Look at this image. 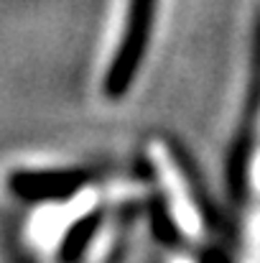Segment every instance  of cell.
Masks as SVG:
<instances>
[{
    "label": "cell",
    "instance_id": "obj_1",
    "mask_svg": "<svg viewBox=\"0 0 260 263\" xmlns=\"http://www.w3.org/2000/svg\"><path fill=\"white\" fill-rule=\"evenodd\" d=\"M148 161L164 189L173 225L191 240L202 238L204 235V212L196 202V194L189 184V176L184 172L181 161L176 159V154L164 141H153V143H148Z\"/></svg>",
    "mask_w": 260,
    "mask_h": 263
},
{
    "label": "cell",
    "instance_id": "obj_2",
    "mask_svg": "<svg viewBox=\"0 0 260 263\" xmlns=\"http://www.w3.org/2000/svg\"><path fill=\"white\" fill-rule=\"evenodd\" d=\"M153 8H156V0H125V5H123L112 64L105 77V89L112 97L125 92V87L133 82V74H135L143 49H146L148 28L153 21Z\"/></svg>",
    "mask_w": 260,
    "mask_h": 263
},
{
    "label": "cell",
    "instance_id": "obj_3",
    "mask_svg": "<svg viewBox=\"0 0 260 263\" xmlns=\"http://www.w3.org/2000/svg\"><path fill=\"white\" fill-rule=\"evenodd\" d=\"M97 204V194L94 192H87V194H77L72 197L69 202L64 204H56V207H46L44 212L36 215L33 225H31V238L38 248L44 251H51L54 246H59L67 233L79 222L85 220L87 215L94 210Z\"/></svg>",
    "mask_w": 260,
    "mask_h": 263
},
{
    "label": "cell",
    "instance_id": "obj_4",
    "mask_svg": "<svg viewBox=\"0 0 260 263\" xmlns=\"http://www.w3.org/2000/svg\"><path fill=\"white\" fill-rule=\"evenodd\" d=\"M243 263H260V210L253 212L248 222V243H245V261Z\"/></svg>",
    "mask_w": 260,
    "mask_h": 263
},
{
    "label": "cell",
    "instance_id": "obj_5",
    "mask_svg": "<svg viewBox=\"0 0 260 263\" xmlns=\"http://www.w3.org/2000/svg\"><path fill=\"white\" fill-rule=\"evenodd\" d=\"M250 181H253V186L260 192V148L255 151V156H253V172H250Z\"/></svg>",
    "mask_w": 260,
    "mask_h": 263
},
{
    "label": "cell",
    "instance_id": "obj_6",
    "mask_svg": "<svg viewBox=\"0 0 260 263\" xmlns=\"http://www.w3.org/2000/svg\"><path fill=\"white\" fill-rule=\"evenodd\" d=\"M171 263H194L191 258H184V256H178V258H173Z\"/></svg>",
    "mask_w": 260,
    "mask_h": 263
}]
</instances>
